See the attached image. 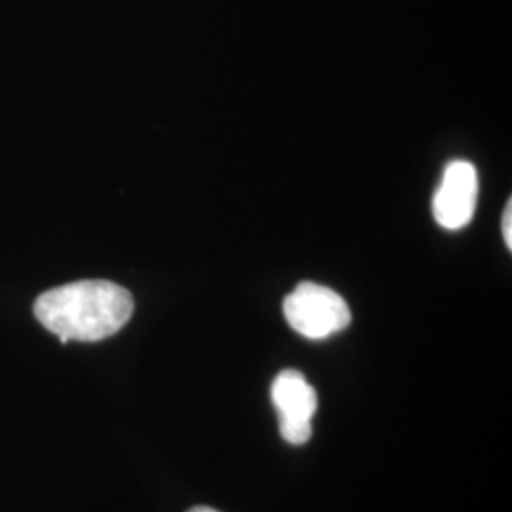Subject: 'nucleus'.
I'll return each instance as SVG.
<instances>
[{"label":"nucleus","mask_w":512,"mask_h":512,"mask_svg":"<svg viewBox=\"0 0 512 512\" xmlns=\"http://www.w3.org/2000/svg\"><path fill=\"white\" fill-rule=\"evenodd\" d=\"M131 313L129 291L101 279L57 287L40 294L35 302L38 323L57 334L63 344L105 340L126 327Z\"/></svg>","instance_id":"obj_1"},{"label":"nucleus","mask_w":512,"mask_h":512,"mask_svg":"<svg viewBox=\"0 0 512 512\" xmlns=\"http://www.w3.org/2000/svg\"><path fill=\"white\" fill-rule=\"evenodd\" d=\"M289 325L310 340H323L346 329L351 311L346 300L329 287L317 283H300L283 302Z\"/></svg>","instance_id":"obj_2"},{"label":"nucleus","mask_w":512,"mask_h":512,"mask_svg":"<svg viewBox=\"0 0 512 512\" xmlns=\"http://www.w3.org/2000/svg\"><path fill=\"white\" fill-rule=\"evenodd\" d=\"M272 401L279 416L281 437L291 444H306L311 437V418L317 410V393L298 370H283L272 384Z\"/></svg>","instance_id":"obj_3"},{"label":"nucleus","mask_w":512,"mask_h":512,"mask_svg":"<svg viewBox=\"0 0 512 512\" xmlns=\"http://www.w3.org/2000/svg\"><path fill=\"white\" fill-rule=\"evenodd\" d=\"M478 200V175L475 165L456 160L444 169L433 198V215L442 228L459 230L475 215Z\"/></svg>","instance_id":"obj_4"},{"label":"nucleus","mask_w":512,"mask_h":512,"mask_svg":"<svg viewBox=\"0 0 512 512\" xmlns=\"http://www.w3.org/2000/svg\"><path fill=\"white\" fill-rule=\"evenodd\" d=\"M512 203H507L503 213V238L507 241V247L512 249Z\"/></svg>","instance_id":"obj_5"},{"label":"nucleus","mask_w":512,"mask_h":512,"mask_svg":"<svg viewBox=\"0 0 512 512\" xmlns=\"http://www.w3.org/2000/svg\"><path fill=\"white\" fill-rule=\"evenodd\" d=\"M188 512H219L215 511V509H211V507H194V509H190Z\"/></svg>","instance_id":"obj_6"}]
</instances>
